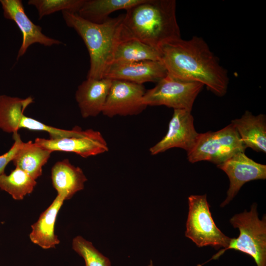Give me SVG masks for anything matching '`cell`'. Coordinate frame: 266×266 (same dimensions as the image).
Listing matches in <instances>:
<instances>
[{
  "mask_svg": "<svg viewBox=\"0 0 266 266\" xmlns=\"http://www.w3.org/2000/svg\"><path fill=\"white\" fill-rule=\"evenodd\" d=\"M189 211L185 236L199 247L210 246L216 249L227 248L231 238L216 225L210 211L206 195L188 197Z\"/></svg>",
  "mask_w": 266,
  "mask_h": 266,
  "instance_id": "5b68a950",
  "label": "cell"
},
{
  "mask_svg": "<svg viewBox=\"0 0 266 266\" xmlns=\"http://www.w3.org/2000/svg\"><path fill=\"white\" fill-rule=\"evenodd\" d=\"M159 50L161 61L168 75L200 83L219 97L227 93L228 71L202 37L193 36L188 40L181 37L173 39L162 44Z\"/></svg>",
  "mask_w": 266,
  "mask_h": 266,
  "instance_id": "6da1fadb",
  "label": "cell"
},
{
  "mask_svg": "<svg viewBox=\"0 0 266 266\" xmlns=\"http://www.w3.org/2000/svg\"><path fill=\"white\" fill-rule=\"evenodd\" d=\"M231 123L236 130L246 148H251L258 152H266V118L260 114L254 115L246 111L240 118L235 119Z\"/></svg>",
  "mask_w": 266,
  "mask_h": 266,
  "instance_id": "ac0fdd59",
  "label": "cell"
},
{
  "mask_svg": "<svg viewBox=\"0 0 266 266\" xmlns=\"http://www.w3.org/2000/svg\"><path fill=\"white\" fill-rule=\"evenodd\" d=\"M66 25L83 39L90 57L87 78L101 79L111 64L115 46L122 28L125 14L110 18L101 24L88 21L77 13L62 11Z\"/></svg>",
  "mask_w": 266,
  "mask_h": 266,
  "instance_id": "3957f363",
  "label": "cell"
},
{
  "mask_svg": "<svg viewBox=\"0 0 266 266\" xmlns=\"http://www.w3.org/2000/svg\"><path fill=\"white\" fill-rule=\"evenodd\" d=\"M245 149L231 123L216 132L200 133L195 146L187 153V158L192 163L206 161L218 165Z\"/></svg>",
  "mask_w": 266,
  "mask_h": 266,
  "instance_id": "8992f818",
  "label": "cell"
},
{
  "mask_svg": "<svg viewBox=\"0 0 266 266\" xmlns=\"http://www.w3.org/2000/svg\"><path fill=\"white\" fill-rule=\"evenodd\" d=\"M14 141L10 149L4 154L0 156V176L4 173V169L8 164L12 161L18 149L23 143L18 132L13 133Z\"/></svg>",
  "mask_w": 266,
  "mask_h": 266,
  "instance_id": "484cf974",
  "label": "cell"
},
{
  "mask_svg": "<svg viewBox=\"0 0 266 266\" xmlns=\"http://www.w3.org/2000/svg\"><path fill=\"white\" fill-rule=\"evenodd\" d=\"M147 266H154L153 261L152 260H150L149 264Z\"/></svg>",
  "mask_w": 266,
  "mask_h": 266,
  "instance_id": "4316f807",
  "label": "cell"
},
{
  "mask_svg": "<svg viewBox=\"0 0 266 266\" xmlns=\"http://www.w3.org/2000/svg\"><path fill=\"white\" fill-rule=\"evenodd\" d=\"M3 15L6 19L13 21L22 34V42L18 52L17 59L24 55L28 48L34 43L45 46L59 45L62 42L45 35L42 28L34 24L26 14L20 0H0Z\"/></svg>",
  "mask_w": 266,
  "mask_h": 266,
  "instance_id": "8fae6325",
  "label": "cell"
},
{
  "mask_svg": "<svg viewBox=\"0 0 266 266\" xmlns=\"http://www.w3.org/2000/svg\"><path fill=\"white\" fill-rule=\"evenodd\" d=\"M36 185L35 179L18 167L9 175L0 176V189L8 193L15 200H22L31 194Z\"/></svg>",
  "mask_w": 266,
  "mask_h": 266,
  "instance_id": "7402d4cb",
  "label": "cell"
},
{
  "mask_svg": "<svg viewBox=\"0 0 266 266\" xmlns=\"http://www.w3.org/2000/svg\"><path fill=\"white\" fill-rule=\"evenodd\" d=\"M111 83L112 80L108 78H87L78 86L75 100L83 118L96 117L102 113Z\"/></svg>",
  "mask_w": 266,
  "mask_h": 266,
  "instance_id": "5bb4252c",
  "label": "cell"
},
{
  "mask_svg": "<svg viewBox=\"0 0 266 266\" xmlns=\"http://www.w3.org/2000/svg\"><path fill=\"white\" fill-rule=\"evenodd\" d=\"M176 7L175 0H143L126 10L123 26L132 36L159 49L181 37Z\"/></svg>",
  "mask_w": 266,
  "mask_h": 266,
  "instance_id": "7a4b0ae2",
  "label": "cell"
},
{
  "mask_svg": "<svg viewBox=\"0 0 266 266\" xmlns=\"http://www.w3.org/2000/svg\"><path fill=\"white\" fill-rule=\"evenodd\" d=\"M199 135L195 130L191 111L174 109L166 134L150 148L149 152L155 155L172 148H180L188 153L195 146Z\"/></svg>",
  "mask_w": 266,
  "mask_h": 266,
  "instance_id": "9c48e42d",
  "label": "cell"
},
{
  "mask_svg": "<svg viewBox=\"0 0 266 266\" xmlns=\"http://www.w3.org/2000/svg\"><path fill=\"white\" fill-rule=\"evenodd\" d=\"M34 143L51 152L74 153L83 158L101 154L109 149L102 134L92 129L85 130L84 134L79 136L57 139L36 138Z\"/></svg>",
  "mask_w": 266,
  "mask_h": 266,
  "instance_id": "7c38bea8",
  "label": "cell"
},
{
  "mask_svg": "<svg viewBox=\"0 0 266 266\" xmlns=\"http://www.w3.org/2000/svg\"><path fill=\"white\" fill-rule=\"evenodd\" d=\"M65 200L57 195L51 204L40 215L31 226L29 235L31 241L44 249L54 248L60 242L55 233V225L58 214Z\"/></svg>",
  "mask_w": 266,
  "mask_h": 266,
  "instance_id": "e0dca14e",
  "label": "cell"
},
{
  "mask_svg": "<svg viewBox=\"0 0 266 266\" xmlns=\"http://www.w3.org/2000/svg\"><path fill=\"white\" fill-rule=\"evenodd\" d=\"M143 0H85L77 14L91 22L101 24L115 11L127 10Z\"/></svg>",
  "mask_w": 266,
  "mask_h": 266,
  "instance_id": "ffe728a7",
  "label": "cell"
},
{
  "mask_svg": "<svg viewBox=\"0 0 266 266\" xmlns=\"http://www.w3.org/2000/svg\"><path fill=\"white\" fill-rule=\"evenodd\" d=\"M85 0H30L29 5L34 6L39 19L44 16L62 11L77 13Z\"/></svg>",
  "mask_w": 266,
  "mask_h": 266,
  "instance_id": "603a6c76",
  "label": "cell"
},
{
  "mask_svg": "<svg viewBox=\"0 0 266 266\" xmlns=\"http://www.w3.org/2000/svg\"><path fill=\"white\" fill-rule=\"evenodd\" d=\"M239 234L237 238H231L228 246L222 249L210 260H216L227 250H235L246 254L254 260L257 266H266V217L260 219L257 204L253 203L250 211L236 214L230 220Z\"/></svg>",
  "mask_w": 266,
  "mask_h": 266,
  "instance_id": "277c9868",
  "label": "cell"
},
{
  "mask_svg": "<svg viewBox=\"0 0 266 266\" xmlns=\"http://www.w3.org/2000/svg\"><path fill=\"white\" fill-rule=\"evenodd\" d=\"M145 60L161 61L159 49L132 36L123 24L113 51L111 64L128 63Z\"/></svg>",
  "mask_w": 266,
  "mask_h": 266,
  "instance_id": "9a60e30c",
  "label": "cell"
},
{
  "mask_svg": "<svg viewBox=\"0 0 266 266\" xmlns=\"http://www.w3.org/2000/svg\"><path fill=\"white\" fill-rule=\"evenodd\" d=\"M31 96L26 99L0 96V129L8 133L20 129V124L26 108L34 102Z\"/></svg>",
  "mask_w": 266,
  "mask_h": 266,
  "instance_id": "44dd1931",
  "label": "cell"
},
{
  "mask_svg": "<svg viewBox=\"0 0 266 266\" xmlns=\"http://www.w3.org/2000/svg\"><path fill=\"white\" fill-rule=\"evenodd\" d=\"M203 86L200 83L180 80L167 74L154 88L146 90L142 102L146 106L164 105L191 111Z\"/></svg>",
  "mask_w": 266,
  "mask_h": 266,
  "instance_id": "52a82bcc",
  "label": "cell"
},
{
  "mask_svg": "<svg viewBox=\"0 0 266 266\" xmlns=\"http://www.w3.org/2000/svg\"><path fill=\"white\" fill-rule=\"evenodd\" d=\"M52 152L31 140L23 142L12 161L16 167L24 170L36 180L42 175V167Z\"/></svg>",
  "mask_w": 266,
  "mask_h": 266,
  "instance_id": "d6986e66",
  "label": "cell"
},
{
  "mask_svg": "<svg viewBox=\"0 0 266 266\" xmlns=\"http://www.w3.org/2000/svg\"><path fill=\"white\" fill-rule=\"evenodd\" d=\"M217 167L227 174L230 180L227 197L220 204L221 207L228 204L246 182L266 178V165L255 162L245 152L236 153Z\"/></svg>",
  "mask_w": 266,
  "mask_h": 266,
  "instance_id": "30bf717a",
  "label": "cell"
},
{
  "mask_svg": "<svg viewBox=\"0 0 266 266\" xmlns=\"http://www.w3.org/2000/svg\"><path fill=\"white\" fill-rule=\"evenodd\" d=\"M145 92L143 84L112 80L102 113L110 118L138 115L147 107L142 102Z\"/></svg>",
  "mask_w": 266,
  "mask_h": 266,
  "instance_id": "ba28073f",
  "label": "cell"
},
{
  "mask_svg": "<svg viewBox=\"0 0 266 266\" xmlns=\"http://www.w3.org/2000/svg\"><path fill=\"white\" fill-rule=\"evenodd\" d=\"M51 179L57 195L65 200L82 190L87 180L82 169L72 165L68 159L55 164L51 169Z\"/></svg>",
  "mask_w": 266,
  "mask_h": 266,
  "instance_id": "2e32d148",
  "label": "cell"
},
{
  "mask_svg": "<svg viewBox=\"0 0 266 266\" xmlns=\"http://www.w3.org/2000/svg\"><path fill=\"white\" fill-rule=\"evenodd\" d=\"M72 249L85 262V266H111L110 260L100 252L92 243L78 235L72 242Z\"/></svg>",
  "mask_w": 266,
  "mask_h": 266,
  "instance_id": "cb8c5ba5",
  "label": "cell"
},
{
  "mask_svg": "<svg viewBox=\"0 0 266 266\" xmlns=\"http://www.w3.org/2000/svg\"><path fill=\"white\" fill-rule=\"evenodd\" d=\"M161 61L145 60L128 63H113L106 70L103 78L122 80L138 84L158 82L167 75Z\"/></svg>",
  "mask_w": 266,
  "mask_h": 266,
  "instance_id": "4fadbf2b",
  "label": "cell"
},
{
  "mask_svg": "<svg viewBox=\"0 0 266 266\" xmlns=\"http://www.w3.org/2000/svg\"><path fill=\"white\" fill-rule=\"evenodd\" d=\"M21 128L46 132L48 133L50 139L79 136L83 135L85 132V131H83L78 126H75L71 130L60 129L47 125L37 120L25 115L20 122V129Z\"/></svg>",
  "mask_w": 266,
  "mask_h": 266,
  "instance_id": "d4e9b609",
  "label": "cell"
}]
</instances>
